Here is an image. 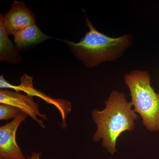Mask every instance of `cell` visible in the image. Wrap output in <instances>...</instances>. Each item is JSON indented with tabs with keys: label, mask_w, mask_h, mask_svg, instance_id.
Wrapping results in <instances>:
<instances>
[{
	"label": "cell",
	"mask_w": 159,
	"mask_h": 159,
	"mask_svg": "<svg viewBox=\"0 0 159 159\" xmlns=\"http://www.w3.org/2000/svg\"><path fill=\"white\" fill-rule=\"evenodd\" d=\"M13 35L16 46L20 50L28 48L52 38L44 34L35 24L15 32Z\"/></svg>",
	"instance_id": "ba28073f"
},
{
	"label": "cell",
	"mask_w": 159,
	"mask_h": 159,
	"mask_svg": "<svg viewBox=\"0 0 159 159\" xmlns=\"http://www.w3.org/2000/svg\"><path fill=\"white\" fill-rule=\"evenodd\" d=\"M28 116L21 111L11 122L0 127V159H27L16 139L19 126Z\"/></svg>",
	"instance_id": "277c9868"
},
{
	"label": "cell",
	"mask_w": 159,
	"mask_h": 159,
	"mask_svg": "<svg viewBox=\"0 0 159 159\" xmlns=\"http://www.w3.org/2000/svg\"><path fill=\"white\" fill-rule=\"evenodd\" d=\"M86 24L89 31L78 43L62 40L69 46L77 59L82 61L88 67L98 66L109 61H112L122 56L129 47L131 37L129 34L112 38L97 31L86 17Z\"/></svg>",
	"instance_id": "7a4b0ae2"
},
{
	"label": "cell",
	"mask_w": 159,
	"mask_h": 159,
	"mask_svg": "<svg viewBox=\"0 0 159 159\" xmlns=\"http://www.w3.org/2000/svg\"><path fill=\"white\" fill-rule=\"evenodd\" d=\"M16 107L8 104H0V120H7L14 119L21 112Z\"/></svg>",
	"instance_id": "30bf717a"
},
{
	"label": "cell",
	"mask_w": 159,
	"mask_h": 159,
	"mask_svg": "<svg viewBox=\"0 0 159 159\" xmlns=\"http://www.w3.org/2000/svg\"><path fill=\"white\" fill-rule=\"evenodd\" d=\"M41 155V152L36 153L35 152H33L31 153V157L27 158V159H40V157Z\"/></svg>",
	"instance_id": "8fae6325"
},
{
	"label": "cell",
	"mask_w": 159,
	"mask_h": 159,
	"mask_svg": "<svg viewBox=\"0 0 159 159\" xmlns=\"http://www.w3.org/2000/svg\"><path fill=\"white\" fill-rule=\"evenodd\" d=\"M105 102L106 107L104 110L95 109L92 112L97 125L93 139L98 142L102 139V146L113 155L116 152L117 138L124 131L134 129V121L138 117L131 109L132 103L127 102L123 93L114 91Z\"/></svg>",
	"instance_id": "6da1fadb"
},
{
	"label": "cell",
	"mask_w": 159,
	"mask_h": 159,
	"mask_svg": "<svg viewBox=\"0 0 159 159\" xmlns=\"http://www.w3.org/2000/svg\"><path fill=\"white\" fill-rule=\"evenodd\" d=\"M124 78L130 90L134 111L141 115L148 130H159V93H155L151 86L148 72L133 71Z\"/></svg>",
	"instance_id": "3957f363"
},
{
	"label": "cell",
	"mask_w": 159,
	"mask_h": 159,
	"mask_svg": "<svg viewBox=\"0 0 159 159\" xmlns=\"http://www.w3.org/2000/svg\"><path fill=\"white\" fill-rule=\"evenodd\" d=\"M33 78L25 74L20 79V84L18 86L11 85L3 79L1 81V88L12 89L16 92L23 91L27 95L32 97H38L45 100V102L54 105L59 111L62 118V127L66 126V117L70 113L72 108L71 103L68 100L64 99H54L47 96L40 91L36 90L33 87Z\"/></svg>",
	"instance_id": "8992f818"
},
{
	"label": "cell",
	"mask_w": 159,
	"mask_h": 159,
	"mask_svg": "<svg viewBox=\"0 0 159 159\" xmlns=\"http://www.w3.org/2000/svg\"><path fill=\"white\" fill-rule=\"evenodd\" d=\"M3 23V15L0 16V61H1L17 64L22 57L13 45L9 38Z\"/></svg>",
	"instance_id": "9c48e42d"
},
{
	"label": "cell",
	"mask_w": 159,
	"mask_h": 159,
	"mask_svg": "<svg viewBox=\"0 0 159 159\" xmlns=\"http://www.w3.org/2000/svg\"><path fill=\"white\" fill-rule=\"evenodd\" d=\"M0 103L12 106L19 109L36 121L41 127L45 128L43 120L39 119L37 116L45 120H48V117L40 112L39 106L34 102L32 96L24 95L20 92L1 89Z\"/></svg>",
	"instance_id": "5b68a950"
},
{
	"label": "cell",
	"mask_w": 159,
	"mask_h": 159,
	"mask_svg": "<svg viewBox=\"0 0 159 159\" xmlns=\"http://www.w3.org/2000/svg\"><path fill=\"white\" fill-rule=\"evenodd\" d=\"M3 23L9 35L35 24L34 13L24 2L15 1L10 10L3 15Z\"/></svg>",
	"instance_id": "52a82bcc"
}]
</instances>
